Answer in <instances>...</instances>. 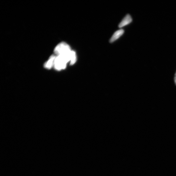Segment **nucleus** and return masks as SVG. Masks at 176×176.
Instances as JSON below:
<instances>
[{"instance_id": "nucleus-1", "label": "nucleus", "mask_w": 176, "mask_h": 176, "mask_svg": "<svg viewBox=\"0 0 176 176\" xmlns=\"http://www.w3.org/2000/svg\"><path fill=\"white\" fill-rule=\"evenodd\" d=\"M71 52L68 54L56 56L54 65L56 70L60 71L66 68L68 62H70Z\"/></svg>"}, {"instance_id": "nucleus-2", "label": "nucleus", "mask_w": 176, "mask_h": 176, "mask_svg": "<svg viewBox=\"0 0 176 176\" xmlns=\"http://www.w3.org/2000/svg\"><path fill=\"white\" fill-rule=\"evenodd\" d=\"M71 50L69 46L64 42H61L55 47L54 52L57 55L68 54Z\"/></svg>"}, {"instance_id": "nucleus-3", "label": "nucleus", "mask_w": 176, "mask_h": 176, "mask_svg": "<svg viewBox=\"0 0 176 176\" xmlns=\"http://www.w3.org/2000/svg\"><path fill=\"white\" fill-rule=\"evenodd\" d=\"M132 21V19L131 16L129 14H127L120 23L119 27L121 28L129 24Z\"/></svg>"}, {"instance_id": "nucleus-4", "label": "nucleus", "mask_w": 176, "mask_h": 176, "mask_svg": "<svg viewBox=\"0 0 176 176\" xmlns=\"http://www.w3.org/2000/svg\"><path fill=\"white\" fill-rule=\"evenodd\" d=\"M56 56L54 55H51L49 60L45 64V67L48 69H50L54 66Z\"/></svg>"}, {"instance_id": "nucleus-5", "label": "nucleus", "mask_w": 176, "mask_h": 176, "mask_svg": "<svg viewBox=\"0 0 176 176\" xmlns=\"http://www.w3.org/2000/svg\"><path fill=\"white\" fill-rule=\"evenodd\" d=\"M124 33V31L123 29H120L117 30L114 33V34L111 38L110 42H113L115 41L118 39L121 36L123 35Z\"/></svg>"}, {"instance_id": "nucleus-6", "label": "nucleus", "mask_w": 176, "mask_h": 176, "mask_svg": "<svg viewBox=\"0 0 176 176\" xmlns=\"http://www.w3.org/2000/svg\"><path fill=\"white\" fill-rule=\"evenodd\" d=\"M76 61V53L73 51H71V55L70 64L73 65L75 63Z\"/></svg>"}, {"instance_id": "nucleus-7", "label": "nucleus", "mask_w": 176, "mask_h": 176, "mask_svg": "<svg viewBox=\"0 0 176 176\" xmlns=\"http://www.w3.org/2000/svg\"><path fill=\"white\" fill-rule=\"evenodd\" d=\"M174 80H175V84H176V72L175 73V75Z\"/></svg>"}]
</instances>
